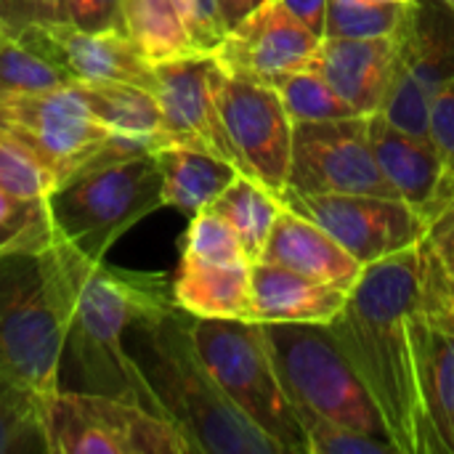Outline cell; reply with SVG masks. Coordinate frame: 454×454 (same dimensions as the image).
Here are the masks:
<instances>
[{
	"mask_svg": "<svg viewBox=\"0 0 454 454\" xmlns=\"http://www.w3.org/2000/svg\"><path fill=\"white\" fill-rule=\"evenodd\" d=\"M423 274L418 245L364 266L333 335L380 410L399 454H434L418 383Z\"/></svg>",
	"mask_w": 454,
	"mask_h": 454,
	"instance_id": "obj_1",
	"label": "cell"
},
{
	"mask_svg": "<svg viewBox=\"0 0 454 454\" xmlns=\"http://www.w3.org/2000/svg\"><path fill=\"white\" fill-rule=\"evenodd\" d=\"M51 253L67 311L64 351L74 362L82 391L120 396L160 412L149 383L125 346V335L133 322L176 306L173 282L160 274L112 269L64 239H56Z\"/></svg>",
	"mask_w": 454,
	"mask_h": 454,
	"instance_id": "obj_2",
	"label": "cell"
},
{
	"mask_svg": "<svg viewBox=\"0 0 454 454\" xmlns=\"http://www.w3.org/2000/svg\"><path fill=\"white\" fill-rule=\"evenodd\" d=\"M192 314L170 306L130 325L125 346L160 412L200 454H285L215 383L197 354Z\"/></svg>",
	"mask_w": 454,
	"mask_h": 454,
	"instance_id": "obj_3",
	"label": "cell"
},
{
	"mask_svg": "<svg viewBox=\"0 0 454 454\" xmlns=\"http://www.w3.org/2000/svg\"><path fill=\"white\" fill-rule=\"evenodd\" d=\"M67 311L51 247L0 255V367L48 402L61 388Z\"/></svg>",
	"mask_w": 454,
	"mask_h": 454,
	"instance_id": "obj_4",
	"label": "cell"
},
{
	"mask_svg": "<svg viewBox=\"0 0 454 454\" xmlns=\"http://www.w3.org/2000/svg\"><path fill=\"white\" fill-rule=\"evenodd\" d=\"M266 348L295 412L322 415L375 439H388L378 404L330 325L261 322Z\"/></svg>",
	"mask_w": 454,
	"mask_h": 454,
	"instance_id": "obj_5",
	"label": "cell"
},
{
	"mask_svg": "<svg viewBox=\"0 0 454 454\" xmlns=\"http://www.w3.org/2000/svg\"><path fill=\"white\" fill-rule=\"evenodd\" d=\"M59 239L93 261L138 221L162 207L157 152L82 170L48 194Z\"/></svg>",
	"mask_w": 454,
	"mask_h": 454,
	"instance_id": "obj_6",
	"label": "cell"
},
{
	"mask_svg": "<svg viewBox=\"0 0 454 454\" xmlns=\"http://www.w3.org/2000/svg\"><path fill=\"white\" fill-rule=\"evenodd\" d=\"M189 330L221 391L285 454H309L301 418L282 388L261 322L192 317Z\"/></svg>",
	"mask_w": 454,
	"mask_h": 454,
	"instance_id": "obj_7",
	"label": "cell"
},
{
	"mask_svg": "<svg viewBox=\"0 0 454 454\" xmlns=\"http://www.w3.org/2000/svg\"><path fill=\"white\" fill-rule=\"evenodd\" d=\"M48 454H192L160 412L96 391L59 388L45 402Z\"/></svg>",
	"mask_w": 454,
	"mask_h": 454,
	"instance_id": "obj_8",
	"label": "cell"
},
{
	"mask_svg": "<svg viewBox=\"0 0 454 454\" xmlns=\"http://www.w3.org/2000/svg\"><path fill=\"white\" fill-rule=\"evenodd\" d=\"M109 136L69 82L0 93V138L45 170L53 189L77 176Z\"/></svg>",
	"mask_w": 454,
	"mask_h": 454,
	"instance_id": "obj_9",
	"label": "cell"
},
{
	"mask_svg": "<svg viewBox=\"0 0 454 454\" xmlns=\"http://www.w3.org/2000/svg\"><path fill=\"white\" fill-rule=\"evenodd\" d=\"M454 77V0H410L388 93L378 114L402 130L428 138V109Z\"/></svg>",
	"mask_w": 454,
	"mask_h": 454,
	"instance_id": "obj_10",
	"label": "cell"
},
{
	"mask_svg": "<svg viewBox=\"0 0 454 454\" xmlns=\"http://www.w3.org/2000/svg\"><path fill=\"white\" fill-rule=\"evenodd\" d=\"M287 189L301 194L396 197L375 160L367 114L295 122Z\"/></svg>",
	"mask_w": 454,
	"mask_h": 454,
	"instance_id": "obj_11",
	"label": "cell"
},
{
	"mask_svg": "<svg viewBox=\"0 0 454 454\" xmlns=\"http://www.w3.org/2000/svg\"><path fill=\"white\" fill-rule=\"evenodd\" d=\"M285 207L322 226L362 266L420 245L428 221L396 197L282 192Z\"/></svg>",
	"mask_w": 454,
	"mask_h": 454,
	"instance_id": "obj_12",
	"label": "cell"
},
{
	"mask_svg": "<svg viewBox=\"0 0 454 454\" xmlns=\"http://www.w3.org/2000/svg\"><path fill=\"white\" fill-rule=\"evenodd\" d=\"M218 112L239 162V173L282 197L293 154V117L279 93L255 80L221 74Z\"/></svg>",
	"mask_w": 454,
	"mask_h": 454,
	"instance_id": "obj_13",
	"label": "cell"
},
{
	"mask_svg": "<svg viewBox=\"0 0 454 454\" xmlns=\"http://www.w3.org/2000/svg\"><path fill=\"white\" fill-rule=\"evenodd\" d=\"M223 69L215 56H184L154 64V96L170 146L210 152L239 170L237 154L218 112V80Z\"/></svg>",
	"mask_w": 454,
	"mask_h": 454,
	"instance_id": "obj_14",
	"label": "cell"
},
{
	"mask_svg": "<svg viewBox=\"0 0 454 454\" xmlns=\"http://www.w3.org/2000/svg\"><path fill=\"white\" fill-rule=\"evenodd\" d=\"M322 37L303 27L277 0L237 21L213 53L231 77L274 85L279 77L311 67Z\"/></svg>",
	"mask_w": 454,
	"mask_h": 454,
	"instance_id": "obj_15",
	"label": "cell"
},
{
	"mask_svg": "<svg viewBox=\"0 0 454 454\" xmlns=\"http://www.w3.org/2000/svg\"><path fill=\"white\" fill-rule=\"evenodd\" d=\"M21 40L48 59L67 82H130L154 93V64L122 29H77L53 21L29 27Z\"/></svg>",
	"mask_w": 454,
	"mask_h": 454,
	"instance_id": "obj_16",
	"label": "cell"
},
{
	"mask_svg": "<svg viewBox=\"0 0 454 454\" xmlns=\"http://www.w3.org/2000/svg\"><path fill=\"white\" fill-rule=\"evenodd\" d=\"M375 160L394 194L428 223L454 205V173L428 138L412 136L383 114H367Z\"/></svg>",
	"mask_w": 454,
	"mask_h": 454,
	"instance_id": "obj_17",
	"label": "cell"
},
{
	"mask_svg": "<svg viewBox=\"0 0 454 454\" xmlns=\"http://www.w3.org/2000/svg\"><path fill=\"white\" fill-rule=\"evenodd\" d=\"M396 45L399 29L378 37H322L311 69H317L356 114H375L391 85Z\"/></svg>",
	"mask_w": 454,
	"mask_h": 454,
	"instance_id": "obj_18",
	"label": "cell"
},
{
	"mask_svg": "<svg viewBox=\"0 0 454 454\" xmlns=\"http://www.w3.org/2000/svg\"><path fill=\"white\" fill-rule=\"evenodd\" d=\"M348 293L277 263H250V322L330 325L343 311Z\"/></svg>",
	"mask_w": 454,
	"mask_h": 454,
	"instance_id": "obj_19",
	"label": "cell"
},
{
	"mask_svg": "<svg viewBox=\"0 0 454 454\" xmlns=\"http://www.w3.org/2000/svg\"><path fill=\"white\" fill-rule=\"evenodd\" d=\"M261 261L346 290H351L364 271V266L348 250H343L322 226L290 207H282V213L277 215Z\"/></svg>",
	"mask_w": 454,
	"mask_h": 454,
	"instance_id": "obj_20",
	"label": "cell"
},
{
	"mask_svg": "<svg viewBox=\"0 0 454 454\" xmlns=\"http://www.w3.org/2000/svg\"><path fill=\"white\" fill-rule=\"evenodd\" d=\"M418 383L434 454H454V330L420 314Z\"/></svg>",
	"mask_w": 454,
	"mask_h": 454,
	"instance_id": "obj_21",
	"label": "cell"
},
{
	"mask_svg": "<svg viewBox=\"0 0 454 454\" xmlns=\"http://www.w3.org/2000/svg\"><path fill=\"white\" fill-rule=\"evenodd\" d=\"M173 301L200 319H250V263H178Z\"/></svg>",
	"mask_w": 454,
	"mask_h": 454,
	"instance_id": "obj_22",
	"label": "cell"
},
{
	"mask_svg": "<svg viewBox=\"0 0 454 454\" xmlns=\"http://www.w3.org/2000/svg\"><path fill=\"white\" fill-rule=\"evenodd\" d=\"M157 160L162 173V205H170L189 218L210 207L239 176L231 162L192 146H162L157 149Z\"/></svg>",
	"mask_w": 454,
	"mask_h": 454,
	"instance_id": "obj_23",
	"label": "cell"
},
{
	"mask_svg": "<svg viewBox=\"0 0 454 454\" xmlns=\"http://www.w3.org/2000/svg\"><path fill=\"white\" fill-rule=\"evenodd\" d=\"M69 85L88 104L93 117L112 133L157 138L162 146H170L162 130L160 101L152 90L130 82H69Z\"/></svg>",
	"mask_w": 454,
	"mask_h": 454,
	"instance_id": "obj_24",
	"label": "cell"
},
{
	"mask_svg": "<svg viewBox=\"0 0 454 454\" xmlns=\"http://www.w3.org/2000/svg\"><path fill=\"white\" fill-rule=\"evenodd\" d=\"M282 207L285 202L279 194L245 173H239L210 205V210H215L237 231L250 263L261 261V253Z\"/></svg>",
	"mask_w": 454,
	"mask_h": 454,
	"instance_id": "obj_25",
	"label": "cell"
},
{
	"mask_svg": "<svg viewBox=\"0 0 454 454\" xmlns=\"http://www.w3.org/2000/svg\"><path fill=\"white\" fill-rule=\"evenodd\" d=\"M120 24L149 64L197 56L173 0H122Z\"/></svg>",
	"mask_w": 454,
	"mask_h": 454,
	"instance_id": "obj_26",
	"label": "cell"
},
{
	"mask_svg": "<svg viewBox=\"0 0 454 454\" xmlns=\"http://www.w3.org/2000/svg\"><path fill=\"white\" fill-rule=\"evenodd\" d=\"M0 454H48L45 402L0 367Z\"/></svg>",
	"mask_w": 454,
	"mask_h": 454,
	"instance_id": "obj_27",
	"label": "cell"
},
{
	"mask_svg": "<svg viewBox=\"0 0 454 454\" xmlns=\"http://www.w3.org/2000/svg\"><path fill=\"white\" fill-rule=\"evenodd\" d=\"M423 274V311L442 317L454 306V205L428 223L418 245Z\"/></svg>",
	"mask_w": 454,
	"mask_h": 454,
	"instance_id": "obj_28",
	"label": "cell"
},
{
	"mask_svg": "<svg viewBox=\"0 0 454 454\" xmlns=\"http://www.w3.org/2000/svg\"><path fill=\"white\" fill-rule=\"evenodd\" d=\"M56 239L48 197H21L0 189V255L43 253Z\"/></svg>",
	"mask_w": 454,
	"mask_h": 454,
	"instance_id": "obj_29",
	"label": "cell"
},
{
	"mask_svg": "<svg viewBox=\"0 0 454 454\" xmlns=\"http://www.w3.org/2000/svg\"><path fill=\"white\" fill-rule=\"evenodd\" d=\"M293 122H319V120H340L356 117V112L335 93V88L311 67L290 72L271 85Z\"/></svg>",
	"mask_w": 454,
	"mask_h": 454,
	"instance_id": "obj_30",
	"label": "cell"
},
{
	"mask_svg": "<svg viewBox=\"0 0 454 454\" xmlns=\"http://www.w3.org/2000/svg\"><path fill=\"white\" fill-rule=\"evenodd\" d=\"M410 3H372V0H330L325 37H378L394 35Z\"/></svg>",
	"mask_w": 454,
	"mask_h": 454,
	"instance_id": "obj_31",
	"label": "cell"
},
{
	"mask_svg": "<svg viewBox=\"0 0 454 454\" xmlns=\"http://www.w3.org/2000/svg\"><path fill=\"white\" fill-rule=\"evenodd\" d=\"M181 263H250L237 231L210 207L192 215L181 242Z\"/></svg>",
	"mask_w": 454,
	"mask_h": 454,
	"instance_id": "obj_32",
	"label": "cell"
},
{
	"mask_svg": "<svg viewBox=\"0 0 454 454\" xmlns=\"http://www.w3.org/2000/svg\"><path fill=\"white\" fill-rule=\"evenodd\" d=\"M67 85V77L21 37L0 29V93L45 90Z\"/></svg>",
	"mask_w": 454,
	"mask_h": 454,
	"instance_id": "obj_33",
	"label": "cell"
},
{
	"mask_svg": "<svg viewBox=\"0 0 454 454\" xmlns=\"http://www.w3.org/2000/svg\"><path fill=\"white\" fill-rule=\"evenodd\" d=\"M298 418L306 434L309 454H399L391 442L367 436L356 428L327 420L322 415L303 412Z\"/></svg>",
	"mask_w": 454,
	"mask_h": 454,
	"instance_id": "obj_34",
	"label": "cell"
},
{
	"mask_svg": "<svg viewBox=\"0 0 454 454\" xmlns=\"http://www.w3.org/2000/svg\"><path fill=\"white\" fill-rule=\"evenodd\" d=\"M173 3L178 8V16L184 21L194 53L213 56L229 32L218 0H173Z\"/></svg>",
	"mask_w": 454,
	"mask_h": 454,
	"instance_id": "obj_35",
	"label": "cell"
},
{
	"mask_svg": "<svg viewBox=\"0 0 454 454\" xmlns=\"http://www.w3.org/2000/svg\"><path fill=\"white\" fill-rule=\"evenodd\" d=\"M0 189L21 197H48L53 192V181L29 157L0 138Z\"/></svg>",
	"mask_w": 454,
	"mask_h": 454,
	"instance_id": "obj_36",
	"label": "cell"
},
{
	"mask_svg": "<svg viewBox=\"0 0 454 454\" xmlns=\"http://www.w3.org/2000/svg\"><path fill=\"white\" fill-rule=\"evenodd\" d=\"M428 141L454 173V77L447 80L428 109Z\"/></svg>",
	"mask_w": 454,
	"mask_h": 454,
	"instance_id": "obj_37",
	"label": "cell"
},
{
	"mask_svg": "<svg viewBox=\"0 0 454 454\" xmlns=\"http://www.w3.org/2000/svg\"><path fill=\"white\" fill-rule=\"evenodd\" d=\"M122 0H59V19L77 29H122Z\"/></svg>",
	"mask_w": 454,
	"mask_h": 454,
	"instance_id": "obj_38",
	"label": "cell"
},
{
	"mask_svg": "<svg viewBox=\"0 0 454 454\" xmlns=\"http://www.w3.org/2000/svg\"><path fill=\"white\" fill-rule=\"evenodd\" d=\"M59 19V0H0V29L21 37L29 27L53 24Z\"/></svg>",
	"mask_w": 454,
	"mask_h": 454,
	"instance_id": "obj_39",
	"label": "cell"
},
{
	"mask_svg": "<svg viewBox=\"0 0 454 454\" xmlns=\"http://www.w3.org/2000/svg\"><path fill=\"white\" fill-rule=\"evenodd\" d=\"M287 13H293L303 27H309L314 35L325 37L327 24V3L330 0H277Z\"/></svg>",
	"mask_w": 454,
	"mask_h": 454,
	"instance_id": "obj_40",
	"label": "cell"
},
{
	"mask_svg": "<svg viewBox=\"0 0 454 454\" xmlns=\"http://www.w3.org/2000/svg\"><path fill=\"white\" fill-rule=\"evenodd\" d=\"M263 3H269V0H218L221 13H223V19H226V27H229V29H231L237 21H242L247 13H253L255 8H261Z\"/></svg>",
	"mask_w": 454,
	"mask_h": 454,
	"instance_id": "obj_41",
	"label": "cell"
},
{
	"mask_svg": "<svg viewBox=\"0 0 454 454\" xmlns=\"http://www.w3.org/2000/svg\"><path fill=\"white\" fill-rule=\"evenodd\" d=\"M428 319H434V322H439V325H444V327L454 330V306L450 309V311H444L442 317H428Z\"/></svg>",
	"mask_w": 454,
	"mask_h": 454,
	"instance_id": "obj_42",
	"label": "cell"
},
{
	"mask_svg": "<svg viewBox=\"0 0 454 454\" xmlns=\"http://www.w3.org/2000/svg\"><path fill=\"white\" fill-rule=\"evenodd\" d=\"M372 3H410V0H372Z\"/></svg>",
	"mask_w": 454,
	"mask_h": 454,
	"instance_id": "obj_43",
	"label": "cell"
}]
</instances>
